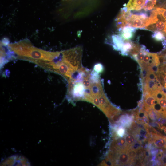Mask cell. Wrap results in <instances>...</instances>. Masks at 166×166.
Masks as SVG:
<instances>
[{
    "label": "cell",
    "mask_w": 166,
    "mask_h": 166,
    "mask_svg": "<svg viewBox=\"0 0 166 166\" xmlns=\"http://www.w3.org/2000/svg\"><path fill=\"white\" fill-rule=\"evenodd\" d=\"M151 119L156 120L160 117V115L153 109H150L146 111Z\"/></svg>",
    "instance_id": "cell-13"
},
{
    "label": "cell",
    "mask_w": 166,
    "mask_h": 166,
    "mask_svg": "<svg viewBox=\"0 0 166 166\" xmlns=\"http://www.w3.org/2000/svg\"><path fill=\"white\" fill-rule=\"evenodd\" d=\"M152 143L158 148H166V137L161 134H152Z\"/></svg>",
    "instance_id": "cell-6"
},
{
    "label": "cell",
    "mask_w": 166,
    "mask_h": 166,
    "mask_svg": "<svg viewBox=\"0 0 166 166\" xmlns=\"http://www.w3.org/2000/svg\"><path fill=\"white\" fill-rule=\"evenodd\" d=\"M131 56L140 64L142 69L151 70L156 73L158 72L160 61L157 54L149 53L142 47L139 52Z\"/></svg>",
    "instance_id": "cell-3"
},
{
    "label": "cell",
    "mask_w": 166,
    "mask_h": 166,
    "mask_svg": "<svg viewBox=\"0 0 166 166\" xmlns=\"http://www.w3.org/2000/svg\"><path fill=\"white\" fill-rule=\"evenodd\" d=\"M147 0H129L125 7L129 11H139L143 9Z\"/></svg>",
    "instance_id": "cell-5"
},
{
    "label": "cell",
    "mask_w": 166,
    "mask_h": 166,
    "mask_svg": "<svg viewBox=\"0 0 166 166\" xmlns=\"http://www.w3.org/2000/svg\"><path fill=\"white\" fill-rule=\"evenodd\" d=\"M162 31L166 34V21H165V26Z\"/></svg>",
    "instance_id": "cell-17"
},
{
    "label": "cell",
    "mask_w": 166,
    "mask_h": 166,
    "mask_svg": "<svg viewBox=\"0 0 166 166\" xmlns=\"http://www.w3.org/2000/svg\"><path fill=\"white\" fill-rule=\"evenodd\" d=\"M158 14L162 17L166 21V0L160 5L156 6L154 8Z\"/></svg>",
    "instance_id": "cell-8"
},
{
    "label": "cell",
    "mask_w": 166,
    "mask_h": 166,
    "mask_svg": "<svg viewBox=\"0 0 166 166\" xmlns=\"http://www.w3.org/2000/svg\"><path fill=\"white\" fill-rule=\"evenodd\" d=\"M134 119V117L132 115H130L128 114L122 115L120 119V122L124 126L129 127L131 126Z\"/></svg>",
    "instance_id": "cell-7"
},
{
    "label": "cell",
    "mask_w": 166,
    "mask_h": 166,
    "mask_svg": "<svg viewBox=\"0 0 166 166\" xmlns=\"http://www.w3.org/2000/svg\"><path fill=\"white\" fill-rule=\"evenodd\" d=\"M157 0H147L143 9L145 11L152 10L156 6Z\"/></svg>",
    "instance_id": "cell-10"
},
{
    "label": "cell",
    "mask_w": 166,
    "mask_h": 166,
    "mask_svg": "<svg viewBox=\"0 0 166 166\" xmlns=\"http://www.w3.org/2000/svg\"><path fill=\"white\" fill-rule=\"evenodd\" d=\"M163 86L165 88V89L166 90V84H165Z\"/></svg>",
    "instance_id": "cell-19"
},
{
    "label": "cell",
    "mask_w": 166,
    "mask_h": 166,
    "mask_svg": "<svg viewBox=\"0 0 166 166\" xmlns=\"http://www.w3.org/2000/svg\"><path fill=\"white\" fill-rule=\"evenodd\" d=\"M152 38L155 40L158 41H164L165 37L163 33L160 31H154L152 35Z\"/></svg>",
    "instance_id": "cell-12"
},
{
    "label": "cell",
    "mask_w": 166,
    "mask_h": 166,
    "mask_svg": "<svg viewBox=\"0 0 166 166\" xmlns=\"http://www.w3.org/2000/svg\"><path fill=\"white\" fill-rule=\"evenodd\" d=\"M157 19V14L154 11H151L149 15L144 11L133 13L125 7L121 10L116 18V26L118 29L126 26L144 29L155 23Z\"/></svg>",
    "instance_id": "cell-1"
},
{
    "label": "cell",
    "mask_w": 166,
    "mask_h": 166,
    "mask_svg": "<svg viewBox=\"0 0 166 166\" xmlns=\"http://www.w3.org/2000/svg\"><path fill=\"white\" fill-rule=\"evenodd\" d=\"M118 30L119 31L118 35L124 40L129 41L133 38L136 28L126 26Z\"/></svg>",
    "instance_id": "cell-4"
},
{
    "label": "cell",
    "mask_w": 166,
    "mask_h": 166,
    "mask_svg": "<svg viewBox=\"0 0 166 166\" xmlns=\"http://www.w3.org/2000/svg\"><path fill=\"white\" fill-rule=\"evenodd\" d=\"M127 153L130 159H135L136 157V152L135 149H130L127 152Z\"/></svg>",
    "instance_id": "cell-15"
},
{
    "label": "cell",
    "mask_w": 166,
    "mask_h": 166,
    "mask_svg": "<svg viewBox=\"0 0 166 166\" xmlns=\"http://www.w3.org/2000/svg\"><path fill=\"white\" fill-rule=\"evenodd\" d=\"M10 48L19 55L20 58L27 60H35L52 61L57 55L58 52H50L35 48L26 42H21L9 45Z\"/></svg>",
    "instance_id": "cell-2"
},
{
    "label": "cell",
    "mask_w": 166,
    "mask_h": 166,
    "mask_svg": "<svg viewBox=\"0 0 166 166\" xmlns=\"http://www.w3.org/2000/svg\"><path fill=\"white\" fill-rule=\"evenodd\" d=\"M125 129L121 127L119 128L117 131V134L118 136L120 137H122L125 135Z\"/></svg>",
    "instance_id": "cell-16"
},
{
    "label": "cell",
    "mask_w": 166,
    "mask_h": 166,
    "mask_svg": "<svg viewBox=\"0 0 166 166\" xmlns=\"http://www.w3.org/2000/svg\"><path fill=\"white\" fill-rule=\"evenodd\" d=\"M93 70L98 73H100L103 71V66L100 63L97 64L94 67Z\"/></svg>",
    "instance_id": "cell-14"
},
{
    "label": "cell",
    "mask_w": 166,
    "mask_h": 166,
    "mask_svg": "<svg viewBox=\"0 0 166 166\" xmlns=\"http://www.w3.org/2000/svg\"><path fill=\"white\" fill-rule=\"evenodd\" d=\"M120 153L118 158L121 164L122 165H130V159L127 152H123Z\"/></svg>",
    "instance_id": "cell-9"
},
{
    "label": "cell",
    "mask_w": 166,
    "mask_h": 166,
    "mask_svg": "<svg viewBox=\"0 0 166 166\" xmlns=\"http://www.w3.org/2000/svg\"><path fill=\"white\" fill-rule=\"evenodd\" d=\"M161 128L162 130H164L165 133L166 134V127L164 126H162Z\"/></svg>",
    "instance_id": "cell-18"
},
{
    "label": "cell",
    "mask_w": 166,
    "mask_h": 166,
    "mask_svg": "<svg viewBox=\"0 0 166 166\" xmlns=\"http://www.w3.org/2000/svg\"><path fill=\"white\" fill-rule=\"evenodd\" d=\"M125 137L126 144L131 148L135 142L136 139L135 135L132 134H128Z\"/></svg>",
    "instance_id": "cell-11"
}]
</instances>
